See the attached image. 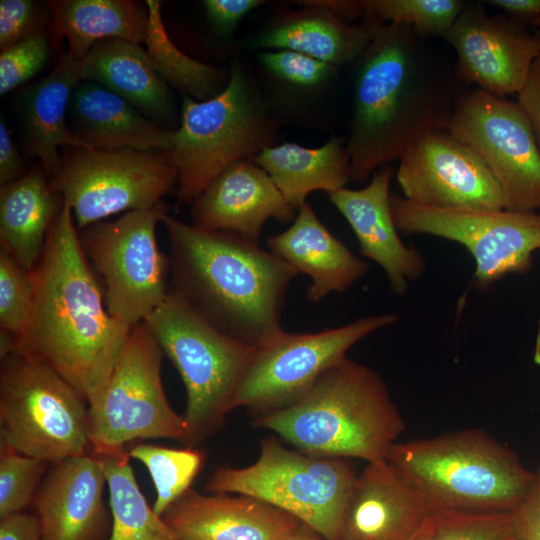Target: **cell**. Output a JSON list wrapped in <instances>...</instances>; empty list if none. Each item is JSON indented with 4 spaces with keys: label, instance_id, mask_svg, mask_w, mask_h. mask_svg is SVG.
Listing matches in <instances>:
<instances>
[{
    "label": "cell",
    "instance_id": "6",
    "mask_svg": "<svg viewBox=\"0 0 540 540\" xmlns=\"http://www.w3.org/2000/svg\"><path fill=\"white\" fill-rule=\"evenodd\" d=\"M281 120L254 78L234 63L224 89L198 101L183 97L181 121L165 152L177 174L178 201L191 205L220 173L277 145Z\"/></svg>",
    "mask_w": 540,
    "mask_h": 540
},
{
    "label": "cell",
    "instance_id": "13",
    "mask_svg": "<svg viewBox=\"0 0 540 540\" xmlns=\"http://www.w3.org/2000/svg\"><path fill=\"white\" fill-rule=\"evenodd\" d=\"M390 202L399 231L464 246L475 261L474 285L481 291L508 274L529 271L540 249V214L535 211L435 208L393 192Z\"/></svg>",
    "mask_w": 540,
    "mask_h": 540
},
{
    "label": "cell",
    "instance_id": "3",
    "mask_svg": "<svg viewBox=\"0 0 540 540\" xmlns=\"http://www.w3.org/2000/svg\"><path fill=\"white\" fill-rule=\"evenodd\" d=\"M169 240L172 290L193 313L221 332L263 347L284 330L281 312L298 273L258 242L204 230L168 213L161 220Z\"/></svg>",
    "mask_w": 540,
    "mask_h": 540
},
{
    "label": "cell",
    "instance_id": "2",
    "mask_svg": "<svg viewBox=\"0 0 540 540\" xmlns=\"http://www.w3.org/2000/svg\"><path fill=\"white\" fill-rule=\"evenodd\" d=\"M33 303L15 351L44 363L94 405L131 331L108 312L102 283L80 243L70 207L63 206L31 271Z\"/></svg>",
    "mask_w": 540,
    "mask_h": 540
},
{
    "label": "cell",
    "instance_id": "34",
    "mask_svg": "<svg viewBox=\"0 0 540 540\" xmlns=\"http://www.w3.org/2000/svg\"><path fill=\"white\" fill-rule=\"evenodd\" d=\"M468 2L462 0H361L364 17L408 26L424 37H444Z\"/></svg>",
    "mask_w": 540,
    "mask_h": 540
},
{
    "label": "cell",
    "instance_id": "14",
    "mask_svg": "<svg viewBox=\"0 0 540 540\" xmlns=\"http://www.w3.org/2000/svg\"><path fill=\"white\" fill-rule=\"evenodd\" d=\"M398 320L397 314L385 313L314 333L283 331L258 348L239 387L234 407H243L259 417L290 406L324 372L347 357L356 343Z\"/></svg>",
    "mask_w": 540,
    "mask_h": 540
},
{
    "label": "cell",
    "instance_id": "49",
    "mask_svg": "<svg viewBox=\"0 0 540 540\" xmlns=\"http://www.w3.org/2000/svg\"><path fill=\"white\" fill-rule=\"evenodd\" d=\"M533 28H540V18L532 24Z\"/></svg>",
    "mask_w": 540,
    "mask_h": 540
},
{
    "label": "cell",
    "instance_id": "29",
    "mask_svg": "<svg viewBox=\"0 0 540 540\" xmlns=\"http://www.w3.org/2000/svg\"><path fill=\"white\" fill-rule=\"evenodd\" d=\"M253 160L296 211L307 202L310 193H329L351 181L346 140L340 137H332L314 148L284 142L264 149Z\"/></svg>",
    "mask_w": 540,
    "mask_h": 540
},
{
    "label": "cell",
    "instance_id": "23",
    "mask_svg": "<svg viewBox=\"0 0 540 540\" xmlns=\"http://www.w3.org/2000/svg\"><path fill=\"white\" fill-rule=\"evenodd\" d=\"M267 246L298 274L310 277L306 296L311 302L345 292L370 268L328 230L308 202L285 231L267 239Z\"/></svg>",
    "mask_w": 540,
    "mask_h": 540
},
{
    "label": "cell",
    "instance_id": "18",
    "mask_svg": "<svg viewBox=\"0 0 540 540\" xmlns=\"http://www.w3.org/2000/svg\"><path fill=\"white\" fill-rule=\"evenodd\" d=\"M51 464L32 501L43 540H108L112 517L101 458L87 453Z\"/></svg>",
    "mask_w": 540,
    "mask_h": 540
},
{
    "label": "cell",
    "instance_id": "15",
    "mask_svg": "<svg viewBox=\"0 0 540 540\" xmlns=\"http://www.w3.org/2000/svg\"><path fill=\"white\" fill-rule=\"evenodd\" d=\"M447 129L489 168L502 189L506 210L540 208V151L517 101L478 88L464 91Z\"/></svg>",
    "mask_w": 540,
    "mask_h": 540
},
{
    "label": "cell",
    "instance_id": "39",
    "mask_svg": "<svg viewBox=\"0 0 540 540\" xmlns=\"http://www.w3.org/2000/svg\"><path fill=\"white\" fill-rule=\"evenodd\" d=\"M48 25L52 26V12L47 2L1 0V51L29 38L47 34Z\"/></svg>",
    "mask_w": 540,
    "mask_h": 540
},
{
    "label": "cell",
    "instance_id": "27",
    "mask_svg": "<svg viewBox=\"0 0 540 540\" xmlns=\"http://www.w3.org/2000/svg\"><path fill=\"white\" fill-rule=\"evenodd\" d=\"M81 80L112 91L155 123L174 117L169 87L138 43L116 38L97 43L81 60Z\"/></svg>",
    "mask_w": 540,
    "mask_h": 540
},
{
    "label": "cell",
    "instance_id": "38",
    "mask_svg": "<svg viewBox=\"0 0 540 540\" xmlns=\"http://www.w3.org/2000/svg\"><path fill=\"white\" fill-rule=\"evenodd\" d=\"M31 271L0 248V327L18 337L26 328L33 303Z\"/></svg>",
    "mask_w": 540,
    "mask_h": 540
},
{
    "label": "cell",
    "instance_id": "11",
    "mask_svg": "<svg viewBox=\"0 0 540 540\" xmlns=\"http://www.w3.org/2000/svg\"><path fill=\"white\" fill-rule=\"evenodd\" d=\"M167 213L161 202L78 230L81 247L102 279L109 314L127 327L144 322L169 294V257L156 236Z\"/></svg>",
    "mask_w": 540,
    "mask_h": 540
},
{
    "label": "cell",
    "instance_id": "40",
    "mask_svg": "<svg viewBox=\"0 0 540 540\" xmlns=\"http://www.w3.org/2000/svg\"><path fill=\"white\" fill-rule=\"evenodd\" d=\"M50 54L47 34L24 40L0 53V95L3 96L35 76Z\"/></svg>",
    "mask_w": 540,
    "mask_h": 540
},
{
    "label": "cell",
    "instance_id": "51",
    "mask_svg": "<svg viewBox=\"0 0 540 540\" xmlns=\"http://www.w3.org/2000/svg\"><path fill=\"white\" fill-rule=\"evenodd\" d=\"M536 34L540 37V28L535 29Z\"/></svg>",
    "mask_w": 540,
    "mask_h": 540
},
{
    "label": "cell",
    "instance_id": "8",
    "mask_svg": "<svg viewBox=\"0 0 540 540\" xmlns=\"http://www.w3.org/2000/svg\"><path fill=\"white\" fill-rule=\"evenodd\" d=\"M357 474L347 459L311 456L265 438L253 464L216 469L205 490L262 500L310 526L323 539L339 540Z\"/></svg>",
    "mask_w": 540,
    "mask_h": 540
},
{
    "label": "cell",
    "instance_id": "1",
    "mask_svg": "<svg viewBox=\"0 0 540 540\" xmlns=\"http://www.w3.org/2000/svg\"><path fill=\"white\" fill-rule=\"evenodd\" d=\"M346 149L351 181L399 160L423 133L447 129L463 83L427 37L380 24L355 60Z\"/></svg>",
    "mask_w": 540,
    "mask_h": 540
},
{
    "label": "cell",
    "instance_id": "4",
    "mask_svg": "<svg viewBox=\"0 0 540 540\" xmlns=\"http://www.w3.org/2000/svg\"><path fill=\"white\" fill-rule=\"evenodd\" d=\"M254 426L311 456L370 463L386 460L405 422L381 375L345 357L299 400L256 417Z\"/></svg>",
    "mask_w": 540,
    "mask_h": 540
},
{
    "label": "cell",
    "instance_id": "36",
    "mask_svg": "<svg viewBox=\"0 0 540 540\" xmlns=\"http://www.w3.org/2000/svg\"><path fill=\"white\" fill-rule=\"evenodd\" d=\"M49 464L0 442V518L25 511L32 503Z\"/></svg>",
    "mask_w": 540,
    "mask_h": 540
},
{
    "label": "cell",
    "instance_id": "7",
    "mask_svg": "<svg viewBox=\"0 0 540 540\" xmlns=\"http://www.w3.org/2000/svg\"><path fill=\"white\" fill-rule=\"evenodd\" d=\"M144 322L183 381L185 445L194 447L218 431L235 409L258 347L214 328L170 292Z\"/></svg>",
    "mask_w": 540,
    "mask_h": 540
},
{
    "label": "cell",
    "instance_id": "17",
    "mask_svg": "<svg viewBox=\"0 0 540 540\" xmlns=\"http://www.w3.org/2000/svg\"><path fill=\"white\" fill-rule=\"evenodd\" d=\"M456 54L463 84L499 97L518 94L540 55V37L506 15H488L468 2L443 37Z\"/></svg>",
    "mask_w": 540,
    "mask_h": 540
},
{
    "label": "cell",
    "instance_id": "32",
    "mask_svg": "<svg viewBox=\"0 0 540 540\" xmlns=\"http://www.w3.org/2000/svg\"><path fill=\"white\" fill-rule=\"evenodd\" d=\"M129 458L128 452L101 458L112 517L108 540H181L146 501Z\"/></svg>",
    "mask_w": 540,
    "mask_h": 540
},
{
    "label": "cell",
    "instance_id": "43",
    "mask_svg": "<svg viewBox=\"0 0 540 540\" xmlns=\"http://www.w3.org/2000/svg\"><path fill=\"white\" fill-rule=\"evenodd\" d=\"M517 102L529 119L540 151V55L533 62L528 78L517 94Z\"/></svg>",
    "mask_w": 540,
    "mask_h": 540
},
{
    "label": "cell",
    "instance_id": "24",
    "mask_svg": "<svg viewBox=\"0 0 540 540\" xmlns=\"http://www.w3.org/2000/svg\"><path fill=\"white\" fill-rule=\"evenodd\" d=\"M70 131L89 149L131 148L167 152L172 129L155 123L132 104L91 82L81 81L69 104Z\"/></svg>",
    "mask_w": 540,
    "mask_h": 540
},
{
    "label": "cell",
    "instance_id": "16",
    "mask_svg": "<svg viewBox=\"0 0 540 540\" xmlns=\"http://www.w3.org/2000/svg\"><path fill=\"white\" fill-rule=\"evenodd\" d=\"M406 199L444 209H505L502 189L481 158L448 129L423 133L399 159Z\"/></svg>",
    "mask_w": 540,
    "mask_h": 540
},
{
    "label": "cell",
    "instance_id": "25",
    "mask_svg": "<svg viewBox=\"0 0 540 540\" xmlns=\"http://www.w3.org/2000/svg\"><path fill=\"white\" fill-rule=\"evenodd\" d=\"M299 3L301 9L285 12L261 32L257 48L291 50L339 67L355 61L382 24L370 17L352 24L311 0Z\"/></svg>",
    "mask_w": 540,
    "mask_h": 540
},
{
    "label": "cell",
    "instance_id": "31",
    "mask_svg": "<svg viewBox=\"0 0 540 540\" xmlns=\"http://www.w3.org/2000/svg\"><path fill=\"white\" fill-rule=\"evenodd\" d=\"M148 12L144 43L146 53L159 76L170 85L198 100H208L226 86L230 72L200 62L182 52L170 39L158 0H147Z\"/></svg>",
    "mask_w": 540,
    "mask_h": 540
},
{
    "label": "cell",
    "instance_id": "46",
    "mask_svg": "<svg viewBox=\"0 0 540 540\" xmlns=\"http://www.w3.org/2000/svg\"><path fill=\"white\" fill-rule=\"evenodd\" d=\"M487 5L498 8L512 20L531 25L540 18V0H488Z\"/></svg>",
    "mask_w": 540,
    "mask_h": 540
},
{
    "label": "cell",
    "instance_id": "12",
    "mask_svg": "<svg viewBox=\"0 0 540 540\" xmlns=\"http://www.w3.org/2000/svg\"><path fill=\"white\" fill-rule=\"evenodd\" d=\"M49 183L81 230L120 212L156 206L177 185V174L165 152L66 147Z\"/></svg>",
    "mask_w": 540,
    "mask_h": 540
},
{
    "label": "cell",
    "instance_id": "48",
    "mask_svg": "<svg viewBox=\"0 0 540 540\" xmlns=\"http://www.w3.org/2000/svg\"><path fill=\"white\" fill-rule=\"evenodd\" d=\"M322 536L310 526L301 522L285 540H322Z\"/></svg>",
    "mask_w": 540,
    "mask_h": 540
},
{
    "label": "cell",
    "instance_id": "47",
    "mask_svg": "<svg viewBox=\"0 0 540 540\" xmlns=\"http://www.w3.org/2000/svg\"><path fill=\"white\" fill-rule=\"evenodd\" d=\"M314 4L321 6L339 18L350 21L363 19L364 11L361 0H311Z\"/></svg>",
    "mask_w": 540,
    "mask_h": 540
},
{
    "label": "cell",
    "instance_id": "37",
    "mask_svg": "<svg viewBox=\"0 0 540 540\" xmlns=\"http://www.w3.org/2000/svg\"><path fill=\"white\" fill-rule=\"evenodd\" d=\"M257 60L266 73L285 87L299 92H317L335 78L337 68L291 50H264Z\"/></svg>",
    "mask_w": 540,
    "mask_h": 540
},
{
    "label": "cell",
    "instance_id": "19",
    "mask_svg": "<svg viewBox=\"0 0 540 540\" xmlns=\"http://www.w3.org/2000/svg\"><path fill=\"white\" fill-rule=\"evenodd\" d=\"M392 177L393 169L386 165L373 173L365 187H344L327 195L353 230L361 254L377 263L392 292L403 296L410 284L422 276L426 260L399 235L390 202Z\"/></svg>",
    "mask_w": 540,
    "mask_h": 540
},
{
    "label": "cell",
    "instance_id": "44",
    "mask_svg": "<svg viewBox=\"0 0 540 540\" xmlns=\"http://www.w3.org/2000/svg\"><path fill=\"white\" fill-rule=\"evenodd\" d=\"M0 540H43L39 518L26 511L0 518Z\"/></svg>",
    "mask_w": 540,
    "mask_h": 540
},
{
    "label": "cell",
    "instance_id": "26",
    "mask_svg": "<svg viewBox=\"0 0 540 540\" xmlns=\"http://www.w3.org/2000/svg\"><path fill=\"white\" fill-rule=\"evenodd\" d=\"M81 81V61L66 52L54 69L28 90L24 99V149L39 160L49 179L61 166L59 147L89 149L71 133L67 121L71 97Z\"/></svg>",
    "mask_w": 540,
    "mask_h": 540
},
{
    "label": "cell",
    "instance_id": "30",
    "mask_svg": "<svg viewBox=\"0 0 540 540\" xmlns=\"http://www.w3.org/2000/svg\"><path fill=\"white\" fill-rule=\"evenodd\" d=\"M52 30L65 38L67 53L82 60L97 43L107 39L144 41L146 5L131 0H52Z\"/></svg>",
    "mask_w": 540,
    "mask_h": 540
},
{
    "label": "cell",
    "instance_id": "50",
    "mask_svg": "<svg viewBox=\"0 0 540 540\" xmlns=\"http://www.w3.org/2000/svg\"><path fill=\"white\" fill-rule=\"evenodd\" d=\"M536 356H537V359L540 360V344L538 345V347L536 349Z\"/></svg>",
    "mask_w": 540,
    "mask_h": 540
},
{
    "label": "cell",
    "instance_id": "45",
    "mask_svg": "<svg viewBox=\"0 0 540 540\" xmlns=\"http://www.w3.org/2000/svg\"><path fill=\"white\" fill-rule=\"evenodd\" d=\"M25 174V164L7 125L1 117L0 122V184L5 185L21 178Z\"/></svg>",
    "mask_w": 540,
    "mask_h": 540
},
{
    "label": "cell",
    "instance_id": "22",
    "mask_svg": "<svg viewBox=\"0 0 540 540\" xmlns=\"http://www.w3.org/2000/svg\"><path fill=\"white\" fill-rule=\"evenodd\" d=\"M429 512L387 460L366 463L353 484L339 540H413Z\"/></svg>",
    "mask_w": 540,
    "mask_h": 540
},
{
    "label": "cell",
    "instance_id": "35",
    "mask_svg": "<svg viewBox=\"0 0 540 540\" xmlns=\"http://www.w3.org/2000/svg\"><path fill=\"white\" fill-rule=\"evenodd\" d=\"M413 540H518L513 513L430 510Z\"/></svg>",
    "mask_w": 540,
    "mask_h": 540
},
{
    "label": "cell",
    "instance_id": "5",
    "mask_svg": "<svg viewBox=\"0 0 540 540\" xmlns=\"http://www.w3.org/2000/svg\"><path fill=\"white\" fill-rule=\"evenodd\" d=\"M386 460L430 510L513 513L533 477L511 448L478 428L397 442Z\"/></svg>",
    "mask_w": 540,
    "mask_h": 540
},
{
    "label": "cell",
    "instance_id": "20",
    "mask_svg": "<svg viewBox=\"0 0 540 540\" xmlns=\"http://www.w3.org/2000/svg\"><path fill=\"white\" fill-rule=\"evenodd\" d=\"M296 210L253 159L220 173L191 204L192 225L225 231L258 242L269 219L293 221Z\"/></svg>",
    "mask_w": 540,
    "mask_h": 540
},
{
    "label": "cell",
    "instance_id": "9",
    "mask_svg": "<svg viewBox=\"0 0 540 540\" xmlns=\"http://www.w3.org/2000/svg\"><path fill=\"white\" fill-rule=\"evenodd\" d=\"M88 403L55 370L23 353L1 359L0 442L55 463L91 453Z\"/></svg>",
    "mask_w": 540,
    "mask_h": 540
},
{
    "label": "cell",
    "instance_id": "41",
    "mask_svg": "<svg viewBox=\"0 0 540 540\" xmlns=\"http://www.w3.org/2000/svg\"><path fill=\"white\" fill-rule=\"evenodd\" d=\"M260 0H205V14L213 28L221 35H230L240 21L261 6Z\"/></svg>",
    "mask_w": 540,
    "mask_h": 540
},
{
    "label": "cell",
    "instance_id": "21",
    "mask_svg": "<svg viewBox=\"0 0 540 540\" xmlns=\"http://www.w3.org/2000/svg\"><path fill=\"white\" fill-rule=\"evenodd\" d=\"M181 540H285L301 522L262 500L190 488L162 514Z\"/></svg>",
    "mask_w": 540,
    "mask_h": 540
},
{
    "label": "cell",
    "instance_id": "10",
    "mask_svg": "<svg viewBox=\"0 0 540 540\" xmlns=\"http://www.w3.org/2000/svg\"><path fill=\"white\" fill-rule=\"evenodd\" d=\"M164 353L145 322L131 328L99 400L88 406L91 453L117 456L134 441L168 438L185 444L187 424L168 402Z\"/></svg>",
    "mask_w": 540,
    "mask_h": 540
},
{
    "label": "cell",
    "instance_id": "42",
    "mask_svg": "<svg viewBox=\"0 0 540 540\" xmlns=\"http://www.w3.org/2000/svg\"><path fill=\"white\" fill-rule=\"evenodd\" d=\"M518 540H540V466L533 472L529 489L513 512Z\"/></svg>",
    "mask_w": 540,
    "mask_h": 540
},
{
    "label": "cell",
    "instance_id": "28",
    "mask_svg": "<svg viewBox=\"0 0 540 540\" xmlns=\"http://www.w3.org/2000/svg\"><path fill=\"white\" fill-rule=\"evenodd\" d=\"M41 165L0 188V248L32 271L48 231L63 206Z\"/></svg>",
    "mask_w": 540,
    "mask_h": 540
},
{
    "label": "cell",
    "instance_id": "33",
    "mask_svg": "<svg viewBox=\"0 0 540 540\" xmlns=\"http://www.w3.org/2000/svg\"><path fill=\"white\" fill-rule=\"evenodd\" d=\"M128 455L147 468L157 495L152 507L159 516L191 488L205 460L204 452L192 446L174 449L149 443L136 444Z\"/></svg>",
    "mask_w": 540,
    "mask_h": 540
}]
</instances>
